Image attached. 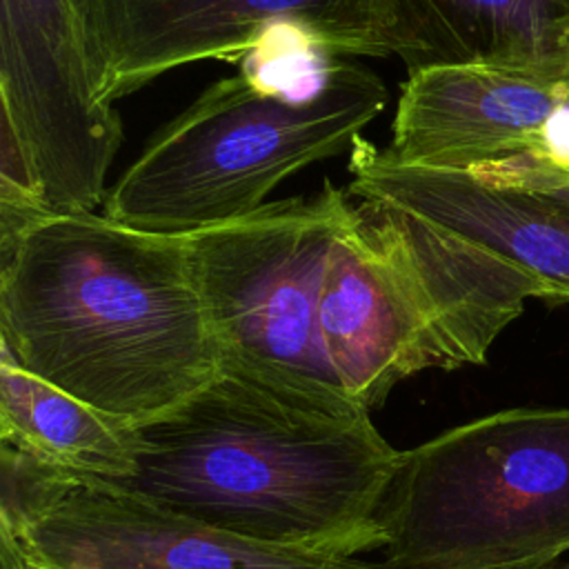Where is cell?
I'll use <instances>...</instances> for the list:
<instances>
[{"mask_svg":"<svg viewBox=\"0 0 569 569\" xmlns=\"http://www.w3.org/2000/svg\"><path fill=\"white\" fill-rule=\"evenodd\" d=\"M0 349L133 427L200 391L222 362L187 236L104 213H49L0 247Z\"/></svg>","mask_w":569,"mask_h":569,"instance_id":"obj_1","label":"cell"},{"mask_svg":"<svg viewBox=\"0 0 569 569\" xmlns=\"http://www.w3.org/2000/svg\"><path fill=\"white\" fill-rule=\"evenodd\" d=\"M400 451L369 411L318 405L220 365L136 427V471L109 480L224 531L313 556L380 551Z\"/></svg>","mask_w":569,"mask_h":569,"instance_id":"obj_2","label":"cell"},{"mask_svg":"<svg viewBox=\"0 0 569 569\" xmlns=\"http://www.w3.org/2000/svg\"><path fill=\"white\" fill-rule=\"evenodd\" d=\"M529 298L545 284L507 258L356 198L327 262L320 338L345 391L373 413L405 378L482 365Z\"/></svg>","mask_w":569,"mask_h":569,"instance_id":"obj_3","label":"cell"},{"mask_svg":"<svg viewBox=\"0 0 569 569\" xmlns=\"http://www.w3.org/2000/svg\"><path fill=\"white\" fill-rule=\"evenodd\" d=\"M385 104L373 71L316 49L284 84L249 69L220 78L149 138L104 216L167 236L238 220L291 173L351 149Z\"/></svg>","mask_w":569,"mask_h":569,"instance_id":"obj_4","label":"cell"},{"mask_svg":"<svg viewBox=\"0 0 569 569\" xmlns=\"http://www.w3.org/2000/svg\"><path fill=\"white\" fill-rule=\"evenodd\" d=\"M389 569H542L569 551V407H513L400 451Z\"/></svg>","mask_w":569,"mask_h":569,"instance_id":"obj_5","label":"cell"},{"mask_svg":"<svg viewBox=\"0 0 569 569\" xmlns=\"http://www.w3.org/2000/svg\"><path fill=\"white\" fill-rule=\"evenodd\" d=\"M351 207L353 196L327 182L187 236L220 365L331 409L367 411L331 369L318 320L327 262Z\"/></svg>","mask_w":569,"mask_h":569,"instance_id":"obj_6","label":"cell"},{"mask_svg":"<svg viewBox=\"0 0 569 569\" xmlns=\"http://www.w3.org/2000/svg\"><path fill=\"white\" fill-rule=\"evenodd\" d=\"M0 527L33 569H389L264 545L4 445Z\"/></svg>","mask_w":569,"mask_h":569,"instance_id":"obj_7","label":"cell"},{"mask_svg":"<svg viewBox=\"0 0 569 569\" xmlns=\"http://www.w3.org/2000/svg\"><path fill=\"white\" fill-rule=\"evenodd\" d=\"M0 104L49 211L104 202L122 120L98 93L93 0H0Z\"/></svg>","mask_w":569,"mask_h":569,"instance_id":"obj_8","label":"cell"},{"mask_svg":"<svg viewBox=\"0 0 569 569\" xmlns=\"http://www.w3.org/2000/svg\"><path fill=\"white\" fill-rule=\"evenodd\" d=\"M273 33L333 58L387 56L380 0H93L98 93L113 104L171 69L249 53Z\"/></svg>","mask_w":569,"mask_h":569,"instance_id":"obj_9","label":"cell"},{"mask_svg":"<svg viewBox=\"0 0 569 569\" xmlns=\"http://www.w3.org/2000/svg\"><path fill=\"white\" fill-rule=\"evenodd\" d=\"M349 193L407 209L480 244L569 302V169L527 158L482 171L400 162L362 136L349 149Z\"/></svg>","mask_w":569,"mask_h":569,"instance_id":"obj_10","label":"cell"},{"mask_svg":"<svg viewBox=\"0 0 569 569\" xmlns=\"http://www.w3.org/2000/svg\"><path fill=\"white\" fill-rule=\"evenodd\" d=\"M567 100L569 53L413 71L400 89L385 151L407 164L449 171L545 160V129Z\"/></svg>","mask_w":569,"mask_h":569,"instance_id":"obj_11","label":"cell"},{"mask_svg":"<svg viewBox=\"0 0 569 569\" xmlns=\"http://www.w3.org/2000/svg\"><path fill=\"white\" fill-rule=\"evenodd\" d=\"M387 56L407 73L569 53V0H380Z\"/></svg>","mask_w":569,"mask_h":569,"instance_id":"obj_12","label":"cell"},{"mask_svg":"<svg viewBox=\"0 0 569 569\" xmlns=\"http://www.w3.org/2000/svg\"><path fill=\"white\" fill-rule=\"evenodd\" d=\"M0 445L60 471L124 480L136 427L22 369L0 349Z\"/></svg>","mask_w":569,"mask_h":569,"instance_id":"obj_13","label":"cell"},{"mask_svg":"<svg viewBox=\"0 0 569 569\" xmlns=\"http://www.w3.org/2000/svg\"><path fill=\"white\" fill-rule=\"evenodd\" d=\"M0 569H33L22 556V551L18 549L11 533L2 527H0Z\"/></svg>","mask_w":569,"mask_h":569,"instance_id":"obj_14","label":"cell"},{"mask_svg":"<svg viewBox=\"0 0 569 569\" xmlns=\"http://www.w3.org/2000/svg\"><path fill=\"white\" fill-rule=\"evenodd\" d=\"M542 569H569V562H556V565H549V567H542Z\"/></svg>","mask_w":569,"mask_h":569,"instance_id":"obj_15","label":"cell"}]
</instances>
